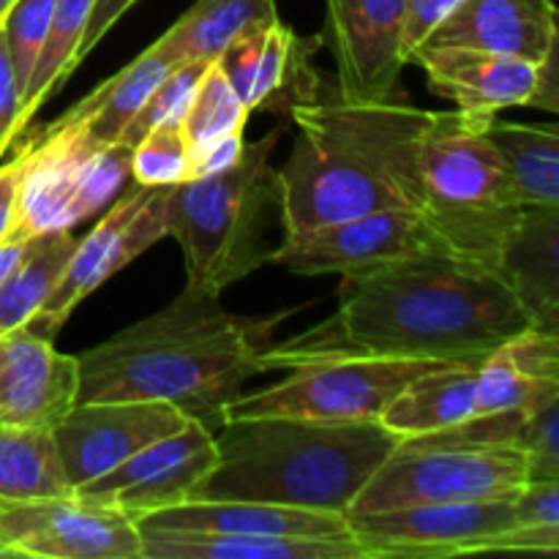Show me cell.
Returning <instances> with one entry per match:
<instances>
[{"instance_id": "4316f807", "label": "cell", "mask_w": 559, "mask_h": 559, "mask_svg": "<svg viewBox=\"0 0 559 559\" xmlns=\"http://www.w3.org/2000/svg\"><path fill=\"white\" fill-rule=\"evenodd\" d=\"M278 20L276 0H197L183 16L158 38L178 63H213L243 33Z\"/></svg>"}, {"instance_id": "cb8c5ba5", "label": "cell", "mask_w": 559, "mask_h": 559, "mask_svg": "<svg viewBox=\"0 0 559 559\" xmlns=\"http://www.w3.org/2000/svg\"><path fill=\"white\" fill-rule=\"evenodd\" d=\"M325 47L320 36H298L282 20L273 22L262 44L260 66H257L254 85H251L246 107L249 112H276L289 118V112L306 104L331 102L325 74L317 71L314 55Z\"/></svg>"}, {"instance_id": "9c48e42d", "label": "cell", "mask_w": 559, "mask_h": 559, "mask_svg": "<svg viewBox=\"0 0 559 559\" xmlns=\"http://www.w3.org/2000/svg\"><path fill=\"white\" fill-rule=\"evenodd\" d=\"M435 360L325 358L293 366L287 380L257 393H240L224 409V420L287 415L317 420H380L399 391Z\"/></svg>"}, {"instance_id": "f35d334b", "label": "cell", "mask_w": 559, "mask_h": 559, "mask_svg": "<svg viewBox=\"0 0 559 559\" xmlns=\"http://www.w3.org/2000/svg\"><path fill=\"white\" fill-rule=\"evenodd\" d=\"M513 516L522 527H559V480H527L513 497Z\"/></svg>"}, {"instance_id": "1f68e13d", "label": "cell", "mask_w": 559, "mask_h": 559, "mask_svg": "<svg viewBox=\"0 0 559 559\" xmlns=\"http://www.w3.org/2000/svg\"><path fill=\"white\" fill-rule=\"evenodd\" d=\"M249 115L251 112L246 102L235 93V87L229 85L227 76L222 74V69L213 60L205 74H202L180 126L189 136V145H194V142L211 140V136L243 131Z\"/></svg>"}, {"instance_id": "ac0fdd59", "label": "cell", "mask_w": 559, "mask_h": 559, "mask_svg": "<svg viewBox=\"0 0 559 559\" xmlns=\"http://www.w3.org/2000/svg\"><path fill=\"white\" fill-rule=\"evenodd\" d=\"M409 63H418L426 85L456 102V112L475 126H486L502 109L530 107L538 80V63L464 47L424 44Z\"/></svg>"}, {"instance_id": "277c9868", "label": "cell", "mask_w": 559, "mask_h": 559, "mask_svg": "<svg viewBox=\"0 0 559 559\" xmlns=\"http://www.w3.org/2000/svg\"><path fill=\"white\" fill-rule=\"evenodd\" d=\"M218 462L189 500H251L347 516L402 437L380 420L260 415L224 420Z\"/></svg>"}, {"instance_id": "30bf717a", "label": "cell", "mask_w": 559, "mask_h": 559, "mask_svg": "<svg viewBox=\"0 0 559 559\" xmlns=\"http://www.w3.org/2000/svg\"><path fill=\"white\" fill-rule=\"evenodd\" d=\"M167 194L169 186L136 183L112 202L85 238L76 240L52 295L31 322L38 336L52 338L93 289L167 238Z\"/></svg>"}, {"instance_id": "44dd1931", "label": "cell", "mask_w": 559, "mask_h": 559, "mask_svg": "<svg viewBox=\"0 0 559 559\" xmlns=\"http://www.w3.org/2000/svg\"><path fill=\"white\" fill-rule=\"evenodd\" d=\"M559 396V333L527 328L478 364V415L527 413Z\"/></svg>"}, {"instance_id": "e575fe53", "label": "cell", "mask_w": 559, "mask_h": 559, "mask_svg": "<svg viewBox=\"0 0 559 559\" xmlns=\"http://www.w3.org/2000/svg\"><path fill=\"white\" fill-rule=\"evenodd\" d=\"M55 0H14V5L5 14L0 33L9 47L11 63H14L16 82L25 93L27 80L33 74L38 55H41L44 38H47L49 20H52Z\"/></svg>"}, {"instance_id": "7402d4cb", "label": "cell", "mask_w": 559, "mask_h": 559, "mask_svg": "<svg viewBox=\"0 0 559 559\" xmlns=\"http://www.w3.org/2000/svg\"><path fill=\"white\" fill-rule=\"evenodd\" d=\"M497 273L533 328L559 333V205H524L502 246Z\"/></svg>"}, {"instance_id": "60d3db41", "label": "cell", "mask_w": 559, "mask_h": 559, "mask_svg": "<svg viewBox=\"0 0 559 559\" xmlns=\"http://www.w3.org/2000/svg\"><path fill=\"white\" fill-rule=\"evenodd\" d=\"M456 5V0H409L407 11V27H404V60L409 63L415 49L424 44L429 36L431 27Z\"/></svg>"}, {"instance_id": "2e32d148", "label": "cell", "mask_w": 559, "mask_h": 559, "mask_svg": "<svg viewBox=\"0 0 559 559\" xmlns=\"http://www.w3.org/2000/svg\"><path fill=\"white\" fill-rule=\"evenodd\" d=\"M186 424L189 415L167 402H76L52 437L71 489H80Z\"/></svg>"}, {"instance_id": "bcb514c9", "label": "cell", "mask_w": 559, "mask_h": 559, "mask_svg": "<svg viewBox=\"0 0 559 559\" xmlns=\"http://www.w3.org/2000/svg\"><path fill=\"white\" fill-rule=\"evenodd\" d=\"M14 5V0H0V25H3L5 14H9V9Z\"/></svg>"}, {"instance_id": "52a82bcc", "label": "cell", "mask_w": 559, "mask_h": 559, "mask_svg": "<svg viewBox=\"0 0 559 559\" xmlns=\"http://www.w3.org/2000/svg\"><path fill=\"white\" fill-rule=\"evenodd\" d=\"M22 178L11 238L71 229L123 194L131 147L102 145L80 126L49 123L20 151Z\"/></svg>"}, {"instance_id": "f6af8a7d", "label": "cell", "mask_w": 559, "mask_h": 559, "mask_svg": "<svg viewBox=\"0 0 559 559\" xmlns=\"http://www.w3.org/2000/svg\"><path fill=\"white\" fill-rule=\"evenodd\" d=\"M22 249H25V240L22 238H5L3 243H0V284L5 282V276L11 273V267L16 265V260H20Z\"/></svg>"}, {"instance_id": "484cf974", "label": "cell", "mask_w": 559, "mask_h": 559, "mask_svg": "<svg viewBox=\"0 0 559 559\" xmlns=\"http://www.w3.org/2000/svg\"><path fill=\"white\" fill-rule=\"evenodd\" d=\"M178 66V60L167 52L158 41H153L140 58L131 60L123 71L109 76L107 82L87 93L80 104L66 109L52 123L80 126L87 136L102 145H112L120 140L126 126L134 120L142 104L153 93V87Z\"/></svg>"}, {"instance_id": "ee69618b", "label": "cell", "mask_w": 559, "mask_h": 559, "mask_svg": "<svg viewBox=\"0 0 559 559\" xmlns=\"http://www.w3.org/2000/svg\"><path fill=\"white\" fill-rule=\"evenodd\" d=\"M559 44L549 49L544 60L538 63V80H535V93L530 107L546 109V112H559Z\"/></svg>"}, {"instance_id": "5bb4252c", "label": "cell", "mask_w": 559, "mask_h": 559, "mask_svg": "<svg viewBox=\"0 0 559 559\" xmlns=\"http://www.w3.org/2000/svg\"><path fill=\"white\" fill-rule=\"evenodd\" d=\"M216 437L200 420L151 442L102 478L74 489L76 497L115 508L129 519L186 502L202 478L216 467Z\"/></svg>"}, {"instance_id": "7bdbcfd3", "label": "cell", "mask_w": 559, "mask_h": 559, "mask_svg": "<svg viewBox=\"0 0 559 559\" xmlns=\"http://www.w3.org/2000/svg\"><path fill=\"white\" fill-rule=\"evenodd\" d=\"M20 178H22V158L16 153L14 162L0 167V243L11 235L16 216V194H20Z\"/></svg>"}, {"instance_id": "836d02e7", "label": "cell", "mask_w": 559, "mask_h": 559, "mask_svg": "<svg viewBox=\"0 0 559 559\" xmlns=\"http://www.w3.org/2000/svg\"><path fill=\"white\" fill-rule=\"evenodd\" d=\"M189 136L180 120L158 123L131 147V178L140 186H178L186 180Z\"/></svg>"}, {"instance_id": "603a6c76", "label": "cell", "mask_w": 559, "mask_h": 559, "mask_svg": "<svg viewBox=\"0 0 559 559\" xmlns=\"http://www.w3.org/2000/svg\"><path fill=\"white\" fill-rule=\"evenodd\" d=\"M142 559H369L353 535H224L140 530Z\"/></svg>"}, {"instance_id": "4dcf8cb0", "label": "cell", "mask_w": 559, "mask_h": 559, "mask_svg": "<svg viewBox=\"0 0 559 559\" xmlns=\"http://www.w3.org/2000/svg\"><path fill=\"white\" fill-rule=\"evenodd\" d=\"M91 5L93 0H55L41 55H38L25 93H22V129L33 123V118L47 104V98L58 93L71 76V71L80 66L76 49H80L82 36H85Z\"/></svg>"}, {"instance_id": "b9f144b4", "label": "cell", "mask_w": 559, "mask_h": 559, "mask_svg": "<svg viewBox=\"0 0 559 559\" xmlns=\"http://www.w3.org/2000/svg\"><path fill=\"white\" fill-rule=\"evenodd\" d=\"M134 3L136 0H93L85 36H82L80 49H76V60H80V63L87 58V52H91V49L96 47L109 31H112L115 22H118Z\"/></svg>"}, {"instance_id": "6da1fadb", "label": "cell", "mask_w": 559, "mask_h": 559, "mask_svg": "<svg viewBox=\"0 0 559 559\" xmlns=\"http://www.w3.org/2000/svg\"><path fill=\"white\" fill-rule=\"evenodd\" d=\"M533 320L491 265L448 249L347 273L328 320L262 353V369L325 358H404L475 364Z\"/></svg>"}, {"instance_id": "e0dca14e", "label": "cell", "mask_w": 559, "mask_h": 559, "mask_svg": "<svg viewBox=\"0 0 559 559\" xmlns=\"http://www.w3.org/2000/svg\"><path fill=\"white\" fill-rule=\"evenodd\" d=\"M80 399L76 355H63L31 325L0 333V424L52 429Z\"/></svg>"}, {"instance_id": "f1b7e54d", "label": "cell", "mask_w": 559, "mask_h": 559, "mask_svg": "<svg viewBox=\"0 0 559 559\" xmlns=\"http://www.w3.org/2000/svg\"><path fill=\"white\" fill-rule=\"evenodd\" d=\"M74 246L71 229H55L25 240L20 260L0 284V333L31 325L52 295Z\"/></svg>"}, {"instance_id": "5b68a950", "label": "cell", "mask_w": 559, "mask_h": 559, "mask_svg": "<svg viewBox=\"0 0 559 559\" xmlns=\"http://www.w3.org/2000/svg\"><path fill=\"white\" fill-rule=\"evenodd\" d=\"M284 134L287 123L246 142L240 162L224 173L169 186L167 235L183 249L186 284L222 295L273 260L278 243L271 229L282 227V183L271 153Z\"/></svg>"}, {"instance_id": "ffe728a7", "label": "cell", "mask_w": 559, "mask_h": 559, "mask_svg": "<svg viewBox=\"0 0 559 559\" xmlns=\"http://www.w3.org/2000/svg\"><path fill=\"white\" fill-rule=\"evenodd\" d=\"M136 530H180V533L224 535H293L328 538L349 535L347 516L309 508L273 506L251 500H186L136 519Z\"/></svg>"}, {"instance_id": "74e56055", "label": "cell", "mask_w": 559, "mask_h": 559, "mask_svg": "<svg viewBox=\"0 0 559 559\" xmlns=\"http://www.w3.org/2000/svg\"><path fill=\"white\" fill-rule=\"evenodd\" d=\"M243 131H233V134L211 136V140H202L189 145V162H186V180L207 178V175H216L229 169L233 164L240 162L243 156Z\"/></svg>"}, {"instance_id": "d590c367", "label": "cell", "mask_w": 559, "mask_h": 559, "mask_svg": "<svg viewBox=\"0 0 559 559\" xmlns=\"http://www.w3.org/2000/svg\"><path fill=\"white\" fill-rule=\"evenodd\" d=\"M519 448L527 456V480H559V396L530 413Z\"/></svg>"}, {"instance_id": "f546056e", "label": "cell", "mask_w": 559, "mask_h": 559, "mask_svg": "<svg viewBox=\"0 0 559 559\" xmlns=\"http://www.w3.org/2000/svg\"><path fill=\"white\" fill-rule=\"evenodd\" d=\"M74 495L52 429L0 424V500Z\"/></svg>"}, {"instance_id": "7a4b0ae2", "label": "cell", "mask_w": 559, "mask_h": 559, "mask_svg": "<svg viewBox=\"0 0 559 559\" xmlns=\"http://www.w3.org/2000/svg\"><path fill=\"white\" fill-rule=\"evenodd\" d=\"M295 311L240 317L224 309L218 293L186 284L162 311L76 355V402H167L211 431L222 429L227 404L265 371L262 353Z\"/></svg>"}, {"instance_id": "4fadbf2b", "label": "cell", "mask_w": 559, "mask_h": 559, "mask_svg": "<svg viewBox=\"0 0 559 559\" xmlns=\"http://www.w3.org/2000/svg\"><path fill=\"white\" fill-rule=\"evenodd\" d=\"M511 500L426 502L349 516V535L369 559L480 555L491 535L513 527Z\"/></svg>"}, {"instance_id": "ab89813d", "label": "cell", "mask_w": 559, "mask_h": 559, "mask_svg": "<svg viewBox=\"0 0 559 559\" xmlns=\"http://www.w3.org/2000/svg\"><path fill=\"white\" fill-rule=\"evenodd\" d=\"M22 131V87L16 82L9 47L0 33V156L14 145Z\"/></svg>"}, {"instance_id": "8d00e7d4", "label": "cell", "mask_w": 559, "mask_h": 559, "mask_svg": "<svg viewBox=\"0 0 559 559\" xmlns=\"http://www.w3.org/2000/svg\"><path fill=\"white\" fill-rule=\"evenodd\" d=\"M273 25V22H271ZM257 27V31L243 33V36L235 38L222 55H218L216 66L222 69V74L227 76L229 85L235 87L240 98H249L251 85H254V74L257 66H260V55H262V44H265V33L267 27Z\"/></svg>"}, {"instance_id": "3957f363", "label": "cell", "mask_w": 559, "mask_h": 559, "mask_svg": "<svg viewBox=\"0 0 559 559\" xmlns=\"http://www.w3.org/2000/svg\"><path fill=\"white\" fill-rule=\"evenodd\" d=\"M429 118L399 98L293 109L298 136L278 169L284 235L393 207L420 213L418 151Z\"/></svg>"}, {"instance_id": "8992f818", "label": "cell", "mask_w": 559, "mask_h": 559, "mask_svg": "<svg viewBox=\"0 0 559 559\" xmlns=\"http://www.w3.org/2000/svg\"><path fill=\"white\" fill-rule=\"evenodd\" d=\"M420 216L453 254L497 271L524 205L484 126L462 112H431L418 151Z\"/></svg>"}, {"instance_id": "8fae6325", "label": "cell", "mask_w": 559, "mask_h": 559, "mask_svg": "<svg viewBox=\"0 0 559 559\" xmlns=\"http://www.w3.org/2000/svg\"><path fill=\"white\" fill-rule=\"evenodd\" d=\"M0 546L11 557L142 559L134 519L76 495L0 500Z\"/></svg>"}, {"instance_id": "83f0119b", "label": "cell", "mask_w": 559, "mask_h": 559, "mask_svg": "<svg viewBox=\"0 0 559 559\" xmlns=\"http://www.w3.org/2000/svg\"><path fill=\"white\" fill-rule=\"evenodd\" d=\"M484 134L497 147L522 205H559V131L491 118Z\"/></svg>"}, {"instance_id": "ba28073f", "label": "cell", "mask_w": 559, "mask_h": 559, "mask_svg": "<svg viewBox=\"0 0 559 559\" xmlns=\"http://www.w3.org/2000/svg\"><path fill=\"white\" fill-rule=\"evenodd\" d=\"M524 484L527 456L519 448L402 440L355 495L347 519L426 502L511 500Z\"/></svg>"}, {"instance_id": "d6a6232c", "label": "cell", "mask_w": 559, "mask_h": 559, "mask_svg": "<svg viewBox=\"0 0 559 559\" xmlns=\"http://www.w3.org/2000/svg\"><path fill=\"white\" fill-rule=\"evenodd\" d=\"M207 66L211 63H202V60H183V63L175 66V69L153 87V93L147 96V102L142 104L140 112L134 115V120L126 126V131L118 140L120 145L134 147L153 126L183 120L191 96H194L197 85H200Z\"/></svg>"}, {"instance_id": "7c38bea8", "label": "cell", "mask_w": 559, "mask_h": 559, "mask_svg": "<svg viewBox=\"0 0 559 559\" xmlns=\"http://www.w3.org/2000/svg\"><path fill=\"white\" fill-rule=\"evenodd\" d=\"M429 249H445L429 222L418 211L393 207L282 235L271 262L298 276H347Z\"/></svg>"}, {"instance_id": "d4e9b609", "label": "cell", "mask_w": 559, "mask_h": 559, "mask_svg": "<svg viewBox=\"0 0 559 559\" xmlns=\"http://www.w3.org/2000/svg\"><path fill=\"white\" fill-rule=\"evenodd\" d=\"M475 382H478L475 364H442L426 369L393 396L380 424L402 440L459 426L462 420L473 418Z\"/></svg>"}, {"instance_id": "9a60e30c", "label": "cell", "mask_w": 559, "mask_h": 559, "mask_svg": "<svg viewBox=\"0 0 559 559\" xmlns=\"http://www.w3.org/2000/svg\"><path fill=\"white\" fill-rule=\"evenodd\" d=\"M322 38L336 63L338 98L391 102L399 98L404 60V27L409 0H325Z\"/></svg>"}, {"instance_id": "7dc6e473", "label": "cell", "mask_w": 559, "mask_h": 559, "mask_svg": "<svg viewBox=\"0 0 559 559\" xmlns=\"http://www.w3.org/2000/svg\"><path fill=\"white\" fill-rule=\"evenodd\" d=\"M0 557H11V551L5 546H0Z\"/></svg>"}, {"instance_id": "d6986e66", "label": "cell", "mask_w": 559, "mask_h": 559, "mask_svg": "<svg viewBox=\"0 0 559 559\" xmlns=\"http://www.w3.org/2000/svg\"><path fill=\"white\" fill-rule=\"evenodd\" d=\"M424 44L480 49L540 63L559 44L555 0H456Z\"/></svg>"}]
</instances>
